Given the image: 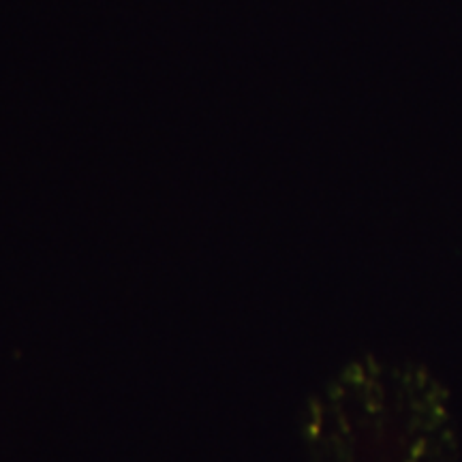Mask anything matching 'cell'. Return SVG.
Segmentation results:
<instances>
[{
    "label": "cell",
    "instance_id": "6da1fadb",
    "mask_svg": "<svg viewBox=\"0 0 462 462\" xmlns=\"http://www.w3.org/2000/svg\"><path fill=\"white\" fill-rule=\"evenodd\" d=\"M315 462H460L452 398L429 366L366 360L346 368L309 413Z\"/></svg>",
    "mask_w": 462,
    "mask_h": 462
}]
</instances>
